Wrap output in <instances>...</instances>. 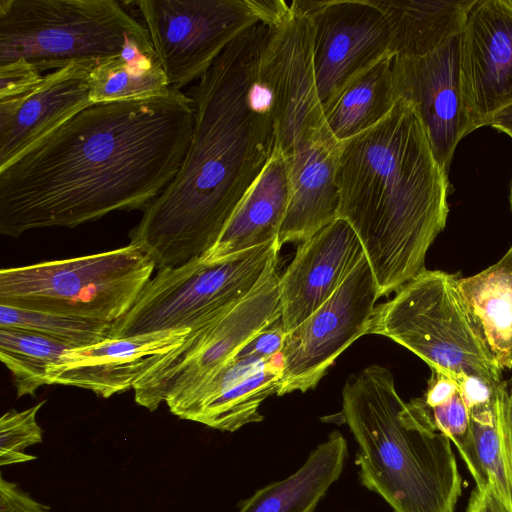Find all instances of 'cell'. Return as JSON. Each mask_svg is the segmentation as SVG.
Wrapping results in <instances>:
<instances>
[{
    "label": "cell",
    "instance_id": "6da1fadb",
    "mask_svg": "<svg viewBox=\"0 0 512 512\" xmlns=\"http://www.w3.org/2000/svg\"><path fill=\"white\" fill-rule=\"evenodd\" d=\"M194 115L190 95L172 87L80 111L0 168V233L144 211L178 172Z\"/></svg>",
    "mask_w": 512,
    "mask_h": 512
},
{
    "label": "cell",
    "instance_id": "7a4b0ae2",
    "mask_svg": "<svg viewBox=\"0 0 512 512\" xmlns=\"http://www.w3.org/2000/svg\"><path fill=\"white\" fill-rule=\"evenodd\" d=\"M269 32L259 22L241 33L188 93L195 115L184 160L130 232L157 269L179 267L215 245L275 150L271 97L258 80Z\"/></svg>",
    "mask_w": 512,
    "mask_h": 512
},
{
    "label": "cell",
    "instance_id": "3957f363",
    "mask_svg": "<svg viewBox=\"0 0 512 512\" xmlns=\"http://www.w3.org/2000/svg\"><path fill=\"white\" fill-rule=\"evenodd\" d=\"M339 218L356 232L379 297L425 270L449 213L448 174L414 106L398 98L378 124L341 143Z\"/></svg>",
    "mask_w": 512,
    "mask_h": 512
},
{
    "label": "cell",
    "instance_id": "277c9868",
    "mask_svg": "<svg viewBox=\"0 0 512 512\" xmlns=\"http://www.w3.org/2000/svg\"><path fill=\"white\" fill-rule=\"evenodd\" d=\"M342 398L361 484L394 512H455L463 481L452 442L422 398L404 402L391 371L377 364L350 378Z\"/></svg>",
    "mask_w": 512,
    "mask_h": 512
},
{
    "label": "cell",
    "instance_id": "5b68a950",
    "mask_svg": "<svg viewBox=\"0 0 512 512\" xmlns=\"http://www.w3.org/2000/svg\"><path fill=\"white\" fill-rule=\"evenodd\" d=\"M116 0H0V64L23 59L40 73L153 46L142 23Z\"/></svg>",
    "mask_w": 512,
    "mask_h": 512
},
{
    "label": "cell",
    "instance_id": "8992f818",
    "mask_svg": "<svg viewBox=\"0 0 512 512\" xmlns=\"http://www.w3.org/2000/svg\"><path fill=\"white\" fill-rule=\"evenodd\" d=\"M456 281L454 274L425 269L375 306L368 334L402 345L457 384L476 377L496 390L503 371L465 308Z\"/></svg>",
    "mask_w": 512,
    "mask_h": 512
},
{
    "label": "cell",
    "instance_id": "52a82bcc",
    "mask_svg": "<svg viewBox=\"0 0 512 512\" xmlns=\"http://www.w3.org/2000/svg\"><path fill=\"white\" fill-rule=\"evenodd\" d=\"M156 268L134 244L80 257L2 268L0 304L115 323Z\"/></svg>",
    "mask_w": 512,
    "mask_h": 512
},
{
    "label": "cell",
    "instance_id": "ba28073f",
    "mask_svg": "<svg viewBox=\"0 0 512 512\" xmlns=\"http://www.w3.org/2000/svg\"><path fill=\"white\" fill-rule=\"evenodd\" d=\"M277 241L204 263L200 258L162 268L129 312L113 325L112 338L194 329L234 308L277 264Z\"/></svg>",
    "mask_w": 512,
    "mask_h": 512
},
{
    "label": "cell",
    "instance_id": "9c48e42d",
    "mask_svg": "<svg viewBox=\"0 0 512 512\" xmlns=\"http://www.w3.org/2000/svg\"><path fill=\"white\" fill-rule=\"evenodd\" d=\"M137 7L170 87L199 79L223 50L288 8L282 0H138Z\"/></svg>",
    "mask_w": 512,
    "mask_h": 512
},
{
    "label": "cell",
    "instance_id": "30bf717a",
    "mask_svg": "<svg viewBox=\"0 0 512 512\" xmlns=\"http://www.w3.org/2000/svg\"><path fill=\"white\" fill-rule=\"evenodd\" d=\"M281 318L277 264L259 284L223 316L191 329L133 387L140 406L169 409L203 385L261 331Z\"/></svg>",
    "mask_w": 512,
    "mask_h": 512
},
{
    "label": "cell",
    "instance_id": "8fae6325",
    "mask_svg": "<svg viewBox=\"0 0 512 512\" xmlns=\"http://www.w3.org/2000/svg\"><path fill=\"white\" fill-rule=\"evenodd\" d=\"M258 80L270 94L276 148L286 157L299 142L326 128L315 80L313 26L296 0L270 23Z\"/></svg>",
    "mask_w": 512,
    "mask_h": 512
},
{
    "label": "cell",
    "instance_id": "7c38bea8",
    "mask_svg": "<svg viewBox=\"0 0 512 512\" xmlns=\"http://www.w3.org/2000/svg\"><path fill=\"white\" fill-rule=\"evenodd\" d=\"M379 298L375 277L364 255L334 294L285 335L278 396L316 387L337 357L368 334Z\"/></svg>",
    "mask_w": 512,
    "mask_h": 512
},
{
    "label": "cell",
    "instance_id": "4fadbf2b",
    "mask_svg": "<svg viewBox=\"0 0 512 512\" xmlns=\"http://www.w3.org/2000/svg\"><path fill=\"white\" fill-rule=\"evenodd\" d=\"M313 26V61L323 112L353 79L390 54L382 11L372 0H296Z\"/></svg>",
    "mask_w": 512,
    "mask_h": 512
},
{
    "label": "cell",
    "instance_id": "5bb4252c",
    "mask_svg": "<svg viewBox=\"0 0 512 512\" xmlns=\"http://www.w3.org/2000/svg\"><path fill=\"white\" fill-rule=\"evenodd\" d=\"M392 74L397 99L414 106L448 174L458 143L475 130L463 87L461 33L428 54L393 57Z\"/></svg>",
    "mask_w": 512,
    "mask_h": 512
},
{
    "label": "cell",
    "instance_id": "9a60e30c",
    "mask_svg": "<svg viewBox=\"0 0 512 512\" xmlns=\"http://www.w3.org/2000/svg\"><path fill=\"white\" fill-rule=\"evenodd\" d=\"M465 98L474 128L512 105V1L477 0L461 32Z\"/></svg>",
    "mask_w": 512,
    "mask_h": 512
},
{
    "label": "cell",
    "instance_id": "2e32d148",
    "mask_svg": "<svg viewBox=\"0 0 512 512\" xmlns=\"http://www.w3.org/2000/svg\"><path fill=\"white\" fill-rule=\"evenodd\" d=\"M364 255L356 232L341 218L301 242L279 277L281 323L285 333L324 304Z\"/></svg>",
    "mask_w": 512,
    "mask_h": 512
},
{
    "label": "cell",
    "instance_id": "e0dca14e",
    "mask_svg": "<svg viewBox=\"0 0 512 512\" xmlns=\"http://www.w3.org/2000/svg\"><path fill=\"white\" fill-rule=\"evenodd\" d=\"M190 332L180 329L108 338L99 343L67 350L48 373V384L87 389L109 398L133 389Z\"/></svg>",
    "mask_w": 512,
    "mask_h": 512
},
{
    "label": "cell",
    "instance_id": "ac0fdd59",
    "mask_svg": "<svg viewBox=\"0 0 512 512\" xmlns=\"http://www.w3.org/2000/svg\"><path fill=\"white\" fill-rule=\"evenodd\" d=\"M281 353L269 360L242 350L203 385L170 408L172 414L208 427L235 432L263 420L259 409L282 383Z\"/></svg>",
    "mask_w": 512,
    "mask_h": 512
},
{
    "label": "cell",
    "instance_id": "d6986e66",
    "mask_svg": "<svg viewBox=\"0 0 512 512\" xmlns=\"http://www.w3.org/2000/svg\"><path fill=\"white\" fill-rule=\"evenodd\" d=\"M98 62L45 74L26 97L0 102V168L93 103L89 76Z\"/></svg>",
    "mask_w": 512,
    "mask_h": 512
},
{
    "label": "cell",
    "instance_id": "ffe728a7",
    "mask_svg": "<svg viewBox=\"0 0 512 512\" xmlns=\"http://www.w3.org/2000/svg\"><path fill=\"white\" fill-rule=\"evenodd\" d=\"M341 143L327 128L299 142L286 157L290 197L278 245L303 242L339 218L337 167Z\"/></svg>",
    "mask_w": 512,
    "mask_h": 512
},
{
    "label": "cell",
    "instance_id": "44dd1931",
    "mask_svg": "<svg viewBox=\"0 0 512 512\" xmlns=\"http://www.w3.org/2000/svg\"><path fill=\"white\" fill-rule=\"evenodd\" d=\"M290 197L286 156L275 147L268 163L241 200L215 245L203 256L213 263L277 241Z\"/></svg>",
    "mask_w": 512,
    "mask_h": 512
},
{
    "label": "cell",
    "instance_id": "7402d4cb",
    "mask_svg": "<svg viewBox=\"0 0 512 512\" xmlns=\"http://www.w3.org/2000/svg\"><path fill=\"white\" fill-rule=\"evenodd\" d=\"M348 456L344 436L334 431L288 477L272 482L239 504L238 512H314L342 474Z\"/></svg>",
    "mask_w": 512,
    "mask_h": 512
},
{
    "label": "cell",
    "instance_id": "603a6c76",
    "mask_svg": "<svg viewBox=\"0 0 512 512\" xmlns=\"http://www.w3.org/2000/svg\"><path fill=\"white\" fill-rule=\"evenodd\" d=\"M477 0H372L385 16L390 54H428L462 32Z\"/></svg>",
    "mask_w": 512,
    "mask_h": 512
},
{
    "label": "cell",
    "instance_id": "cb8c5ba5",
    "mask_svg": "<svg viewBox=\"0 0 512 512\" xmlns=\"http://www.w3.org/2000/svg\"><path fill=\"white\" fill-rule=\"evenodd\" d=\"M456 285L489 352L503 371L512 368V247L495 264Z\"/></svg>",
    "mask_w": 512,
    "mask_h": 512
},
{
    "label": "cell",
    "instance_id": "d4e9b609",
    "mask_svg": "<svg viewBox=\"0 0 512 512\" xmlns=\"http://www.w3.org/2000/svg\"><path fill=\"white\" fill-rule=\"evenodd\" d=\"M393 56L388 54L353 79L324 111L326 128L339 143L370 129L383 120L396 104L392 74Z\"/></svg>",
    "mask_w": 512,
    "mask_h": 512
},
{
    "label": "cell",
    "instance_id": "484cf974",
    "mask_svg": "<svg viewBox=\"0 0 512 512\" xmlns=\"http://www.w3.org/2000/svg\"><path fill=\"white\" fill-rule=\"evenodd\" d=\"M153 46L131 44L118 56L99 63L89 76L93 104L146 99L170 89Z\"/></svg>",
    "mask_w": 512,
    "mask_h": 512
},
{
    "label": "cell",
    "instance_id": "4316f807",
    "mask_svg": "<svg viewBox=\"0 0 512 512\" xmlns=\"http://www.w3.org/2000/svg\"><path fill=\"white\" fill-rule=\"evenodd\" d=\"M470 412L467 440L459 452L472 475L476 487L492 489L512 512V492L502 452L496 400Z\"/></svg>",
    "mask_w": 512,
    "mask_h": 512
},
{
    "label": "cell",
    "instance_id": "83f0119b",
    "mask_svg": "<svg viewBox=\"0 0 512 512\" xmlns=\"http://www.w3.org/2000/svg\"><path fill=\"white\" fill-rule=\"evenodd\" d=\"M72 348L36 332L0 327V358L11 372L18 397L35 396L40 387L49 385V370Z\"/></svg>",
    "mask_w": 512,
    "mask_h": 512
},
{
    "label": "cell",
    "instance_id": "f1b7e54d",
    "mask_svg": "<svg viewBox=\"0 0 512 512\" xmlns=\"http://www.w3.org/2000/svg\"><path fill=\"white\" fill-rule=\"evenodd\" d=\"M114 323L0 304V327L36 332L73 347L112 338Z\"/></svg>",
    "mask_w": 512,
    "mask_h": 512
},
{
    "label": "cell",
    "instance_id": "f546056e",
    "mask_svg": "<svg viewBox=\"0 0 512 512\" xmlns=\"http://www.w3.org/2000/svg\"><path fill=\"white\" fill-rule=\"evenodd\" d=\"M45 401L23 411L10 410L0 419V465L25 463L35 456L25 453L26 448L41 443L43 431L36 415Z\"/></svg>",
    "mask_w": 512,
    "mask_h": 512
},
{
    "label": "cell",
    "instance_id": "4dcf8cb0",
    "mask_svg": "<svg viewBox=\"0 0 512 512\" xmlns=\"http://www.w3.org/2000/svg\"><path fill=\"white\" fill-rule=\"evenodd\" d=\"M428 409L436 428L460 451L470 429V412L460 390L448 400Z\"/></svg>",
    "mask_w": 512,
    "mask_h": 512
},
{
    "label": "cell",
    "instance_id": "1f68e13d",
    "mask_svg": "<svg viewBox=\"0 0 512 512\" xmlns=\"http://www.w3.org/2000/svg\"><path fill=\"white\" fill-rule=\"evenodd\" d=\"M43 76L23 59L0 64V102L28 96L40 84Z\"/></svg>",
    "mask_w": 512,
    "mask_h": 512
},
{
    "label": "cell",
    "instance_id": "d6a6232c",
    "mask_svg": "<svg viewBox=\"0 0 512 512\" xmlns=\"http://www.w3.org/2000/svg\"><path fill=\"white\" fill-rule=\"evenodd\" d=\"M496 393L502 452L512 492V384L503 381Z\"/></svg>",
    "mask_w": 512,
    "mask_h": 512
},
{
    "label": "cell",
    "instance_id": "836d02e7",
    "mask_svg": "<svg viewBox=\"0 0 512 512\" xmlns=\"http://www.w3.org/2000/svg\"><path fill=\"white\" fill-rule=\"evenodd\" d=\"M49 508L23 492L17 484L0 477V512H48Z\"/></svg>",
    "mask_w": 512,
    "mask_h": 512
},
{
    "label": "cell",
    "instance_id": "e575fe53",
    "mask_svg": "<svg viewBox=\"0 0 512 512\" xmlns=\"http://www.w3.org/2000/svg\"><path fill=\"white\" fill-rule=\"evenodd\" d=\"M467 512H510L490 488H475L471 493Z\"/></svg>",
    "mask_w": 512,
    "mask_h": 512
},
{
    "label": "cell",
    "instance_id": "d590c367",
    "mask_svg": "<svg viewBox=\"0 0 512 512\" xmlns=\"http://www.w3.org/2000/svg\"><path fill=\"white\" fill-rule=\"evenodd\" d=\"M488 125L512 138V105L492 117Z\"/></svg>",
    "mask_w": 512,
    "mask_h": 512
},
{
    "label": "cell",
    "instance_id": "8d00e7d4",
    "mask_svg": "<svg viewBox=\"0 0 512 512\" xmlns=\"http://www.w3.org/2000/svg\"><path fill=\"white\" fill-rule=\"evenodd\" d=\"M509 202H510V208L512 211V182H511V187H510Z\"/></svg>",
    "mask_w": 512,
    "mask_h": 512
}]
</instances>
